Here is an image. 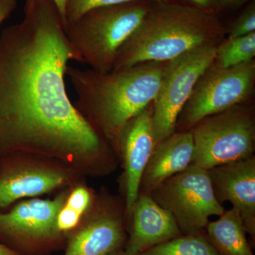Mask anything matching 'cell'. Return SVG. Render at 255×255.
I'll list each match as a JSON object with an SVG mask.
<instances>
[{
    "mask_svg": "<svg viewBox=\"0 0 255 255\" xmlns=\"http://www.w3.org/2000/svg\"><path fill=\"white\" fill-rule=\"evenodd\" d=\"M24 14L0 34V157H50L85 177L110 172L114 151L67 93L69 62H83L56 6L53 0H34L25 5Z\"/></svg>",
    "mask_w": 255,
    "mask_h": 255,
    "instance_id": "1",
    "label": "cell"
},
{
    "mask_svg": "<svg viewBox=\"0 0 255 255\" xmlns=\"http://www.w3.org/2000/svg\"><path fill=\"white\" fill-rule=\"evenodd\" d=\"M167 62H147L106 73L67 68L78 96L74 105L117 155L122 130L153 102Z\"/></svg>",
    "mask_w": 255,
    "mask_h": 255,
    "instance_id": "2",
    "label": "cell"
},
{
    "mask_svg": "<svg viewBox=\"0 0 255 255\" xmlns=\"http://www.w3.org/2000/svg\"><path fill=\"white\" fill-rule=\"evenodd\" d=\"M226 33L215 13L170 0L151 1L141 23L119 50L112 70L169 61L197 47L221 43Z\"/></svg>",
    "mask_w": 255,
    "mask_h": 255,
    "instance_id": "3",
    "label": "cell"
},
{
    "mask_svg": "<svg viewBox=\"0 0 255 255\" xmlns=\"http://www.w3.org/2000/svg\"><path fill=\"white\" fill-rule=\"evenodd\" d=\"M151 1L136 0L95 8L65 29L72 46L90 69L112 71L119 50L145 17Z\"/></svg>",
    "mask_w": 255,
    "mask_h": 255,
    "instance_id": "4",
    "label": "cell"
},
{
    "mask_svg": "<svg viewBox=\"0 0 255 255\" xmlns=\"http://www.w3.org/2000/svg\"><path fill=\"white\" fill-rule=\"evenodd\" d=\"M190 130L194 146L191 164L206 170L254 155L255 111L247 103L206 117Z\"/></svg>",
    "mask_w": 255,
    "mask_h": 255,
    "instance_id": "5",
    "label": "cell"
},
{
    "mask_svg": "<svg viewBox=\"0 0 255 255\" xmlns=\"http://www.w3.org/2000/svg\"><path fill=\"white\" fill-rule=\"evenodd\" d=\"M72 188L53 199L32 198L0 211V243L20 255H47L66 245L68 236L58 229L57 216Z\"/></svg>",
    "mask_w": 255,
    "mask_h": 255,
    "instance_id": "6",
    "label": "cell"
},
{
    "mask_svg": "<svg viewBox=\"0 0 255 255\" xmlns=\"http://www.w3.org/2000/svg\"><path fill=\"white\" fill-rule=\"evenodd\" d=\"M255 85V60L230 68L211 64L196 82L178 117L176 129L190 130L206 117L247 103Z\"/></svg>",
    "mask_w": 255,
    "mask_h": 255,
    "instance_id": "7",
    "label": "cell"
},
{
    "mask_svg": "<svg viewBox=\"0 0 255 255\" xmlns=\"http://www.w3.org/2000/svg\"><path fill=\"white\" fill-rule=\"evenodd\" d=\"M85 176L57 159L26 153L0 157V209L16 201L84 183Z\"/></svg>",
    "mask_w": 255,
    "mask_h": 255,
    "instance_id": "8",
    "label": "cell"
},
{
    "mask_svg": "<svg viewBox=\"0 0 255 255\" xmlns=\"http://www.w3.org/2000/svg\"><path fill=\"white\" fill-rule=\"evenodd\" d=\"M149 195L172 214L184 234L202 231L211 216L225 211L215 196L208 170L194 164L164 180Z\"/></svg>",
    "mask_w": 255,
    "mask_h": 255,
    "instance_id": "9",
    "label": "cell"
},
{
    "mask_svg": "<svg viewBox=\"0 0 255 255\" xmlns=\"http://www.w3.org/2000/svg\"><path fill=\"white\" fill-rule=\"evenodd\" d=\"M221 43L197 47L169 60L153 101V122L157 144L176 131L178 117L198 80L213 63Z\"/></svg>",
    "mask_w": 255,
    "mask_h": 255,
    "instance_id": "10",
    "label": "cell"
},
{
    "mask_svg": "<svg viewBox=\"0 0 255 255\" xmlns=\"http://www.w3.org/2000/svg\"><path fill=\"white\" fill-rule=\"evenodd\" d=\"M125 206L105 193L94 194L81 221L68 234L64 255H113L126 241Z\"/></svg>",
    "mask_w": 255,
    "mask_h": 255,
    "instance_id": "11",
    "label": "cell"
},
{
    "mask_svg": "<svg viewBox=\"0 0 255 255\" xmlns=\"http://www.w3.org/2000/svg\"><path fill=\"white\" fill-rule=\"evenodd\" d=\"M152 114L153 102L128 122L119 138V156L124 164L127 217L139 195L142 174L157 145Z\"/></svg>",
    "mask_w": 255,
    "mask_h": 255,
    "instance_id": "12",
    "label": "cell"
},
{
    "mask_svg": "<svg viewBox=\"0 0 255 255\" xmlns=\"http://www.w3.org/2000/svg\"><path fill=\"white\" fill-rule=\"evenodd\" d=\"M216 199L229 201L255 239V157L208 169Z\"/></svg>",
    "mask_w": 255,
    "mask_h": 255,
    "instance_id": "13",
    "label": "cell"
},
{
    "mask_svg": "<svg viewBox=\"0 0 255 255\" xmlns=\"http://www.w3.org/2000/svg\"><path fill=\"white\" fill-rule=\"evenodd\" d=\"M131 228L124 253L139 255L182 234L172 214L149 194H139L130 216Z\"/></svg>",
    "mask_w": 255,
    "mask_h": 255,
    "instance_id": "14",
    "label": "cell"
},
{
    "mask_svg": "<svg viewBox=\"0 0 255 255\" xmlns=\"http://www.w3.org/2000/svg\"><path fill=\"white\" fill-rule=\"evenodd\" d=\"M194 151L191 130L175 131L159 142L142 174L139 194H150L164 180L187 169Z\"/></svg>",
    "mask_w": 255,
    "mask_h": 255,
    "instance_id": "15",
    "label": "cell"
},
{
    "mask_svg": "<svg viewBox=\"0 0 255 255\" xmlns=\"http://www.w3.org/2000/svg\"><path fill=\"white\" fill-rule=\"evenodd\" d=\"M206 228V236L219 255H254L241 216L233 208Z\"/></svg>",
    "mask_w": 255,
    "mask_h": 255,
    "instance_id": "16",
    "label": "cell"
},
{
    "mask_svg": "<svg viewBox=\"0 0 255 255\" xmlns=\"http://www.w3.org/2000/svg\"><path fill=\"white\" fill-rule=\"evenodd\" d=\"M139 255H219L207 236L200 232L184 236L153 247Z\"/></svg>",
    "mask_w": 255,
    "mask_h": 255,
    "instance_id": "17",
    "label": "cell"
},
{
    "mask_svg": "<svg viewBox=\"0 0 255 255\" xmlns=\"http://www.w3.org/2000/svg\"><path fill=\"white\" fill-rule=\"evenodd\" d=\"M255 32L237 38L223 40L218 46L213 63L230 68L255 60Z\"/></svg>",
    "mask_w": 255,
    "mask_h": 255,
    "instance_id": "18",
    "label": "cell"
},
{
    "mask_svg": "<svg viewBox=\"0 0 255 255\" xmlns=\"http://www.w3.org/2000/svg\"><path fill=\"white\" fill-rule=\"evenodd\" d=\"M132 1H136V0H67L66 8H65L67 26L76 21L87 11L95 8L122 4V3ZM146 1H168V0H146Z\"/></svg>",
    "mask_w": 255,
    "mask_h": 255,
    "instance_id": "19",
    "label": "cell"
},
{
    "mask_svg": "<svg viewBox=\"0 0 255 255\" xmlns=\"http://www.w3.org/2000/svg\"><path fill=\"white\" fill-rule=\"evenodd\" d=\"M255 32V1L248 5L243 13L232 23L228 32V38H237Z\"/></svg>",
    "mask_w": 255,
    "mask_h": 255,
    "instance_id": "20",
    "label": "cell"
},
{
    "mask_svg": "<svg viewBox=\"0 0 255 255\" xmlns=\"http://www.w3.org/2000/svg\"><path fill=\"white\" fill-rule=\"evenodd\" d=\"M94 194L84 183L78 184L70 189L65 206L82 215L91 204Z\"/></svg>",
    "mask_w": 255,
    "mask_h": 255,
    "instance_id": "21",
    "label": "cell"
},
{
    "mask_svg": "<svg viewBox=\"0 0 255 255\" xmlns=\"http://www.w3.org/2000/svg\"><path fill=\"white\" fill-rule=\"evenodd\" d=\"M82 214L65 206L60 209L57 216V226L60 232L68 236L69 233L78 227L82 219Z\"/></svg>",
    "mask_w": 255,
    "mask_h": 255,
    "instance_id": "22",
    "label": "cell"
},
{
    "mask_svg": "<svg viewBox=\"0 0 255 255\" xmlns=\"http://www.w3.org/2000/svg\"><path fill=\"white\" fill-rule=\"evenodd\" d=\"M16 6V0H0V26L6 18L9 17Z\"/></svg>",
    "mask_w": 255,
    "mask_h": 255,
    "instance_id": "23",
    "label": "cell"
},
{
    "mask_svg": "<svg viewBox=\"0 0 255 255\" xmlns=\"http://www.w3.org/2000/svg\"><path fill=\"white\" fill-rule=\"evenodd\" d=\"M187 1L188 4L193 5L197 6L201 9L215 13L219 8V5L216 0H184Z\"/></svg>",
    "mask_w": 255,
    "mask_h": 255,
    "instance_id": "24",
    "label": "cell"
},
{
    "mask_svg": "<svg viewBox=\"0 0 255 255\" xmlns=\"http://www.w3.org/2000/svg\"><path fill=\"white\" fill-rule=\"evenodd\" d=\"M33 1H34V0H26L25 5L31 4ZM53 1L56 6L58 13H59L60 18H61L62 21H63L64 30H65L67 26L66 17H65L67 0H53Z\"/></svg>",
    "mask_w": 255,
    "mask_h": 255,
    "instance_id": "25",
    "label": "cell"
},
{
    "mask_svg": "<svg viewBox=\"0 0 255 255\" xmlns=\"http://www.w3.org/2000/svg\"><path fill=\"white\" fill-rule=\"evenodd\" d=\"M219 6L228 8H238L246 4L248 0H216Z\"/></svg>",
    "mask_w": 255,
    "mask_h": 255,
    "instance_id": "26",
    "label": "cell"
},
{
    "mask_svg": "<svg viewBox=\"0 0 255 255\" xmlns=\"http://www.w3.org/2000/svg\"><path fill=\"white\" fill-rule=\"evenodd\" d=\"M0 255H20L0 243Z\"/></svg>",
    "mask_w": 255,
    "mask_h": 255,
    "instance_id": "27",
    "label": "cell"
},
{
    "mask_svg": "<svg viewBox=\"0 0 255 255\" xmlns=\"http://www.w3.org/2000/svg\"><path fill=\"white\" fill-rule=\"evenodd\" d=\"M113 255H126L125 253H124V251L122 252H118V253H115V254H114Z\"/></svg>",
    "mask_w": 255,
    "mask_h": 255,
    "instance_id": "28",
    "label": "cell"
}]
</instances>
